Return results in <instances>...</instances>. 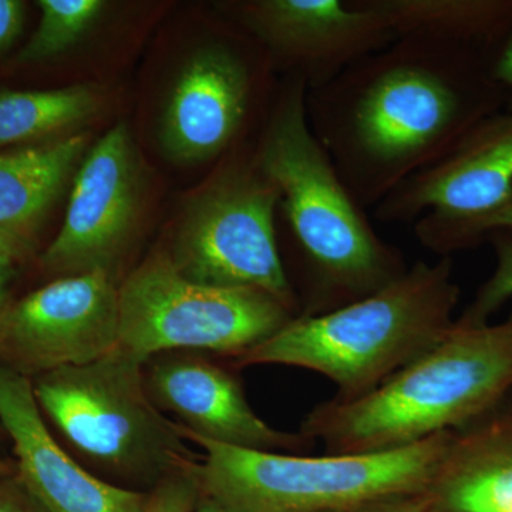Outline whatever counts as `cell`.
Listing matches in <instances>:
<instances>
[{
    "mask_svg": "<svg viewBox=\"0 0 512 512\" xmlns=\"http://www.w3.org/2000/svg\"><path fill=\"white\" fill-rule=\"evenodd\" d=\"M234 12L308 92L397 40L359 0H256L238 3Z\"/></svg>",
    "mask_w": 512,
    "mask_h": 512,
    "instance_id": "8fae6325",
    "label": "cell"
},
{
    "mask_svg": "<svg viewBox=\"0 0 512 512\" xmlns=\"http://www.w3.org/2000/svg\"><path fill=\"white\" fill-rule=\"evenodd\" d=\"M505 107L490 57L414 37L306 94L309 126L363 208H375Z\"/></svg>",
    "mask_w": 512,
    "mask_h": 512,
    "instance_id": "6da1fadb",
    "label": "cell"
},
{
    "mask_svg": "<svg viewBox=\"0 0 512 512\" xmlns=\"http://www.w3.org/2000/svg\"><path fill=\"white\" fill-rule=\"evenodd\" d=\"M20 252H22V242L18 235L0 229V312L5 308L6 288Z\"/></svg>",
    "mask_w": 512,
    "mask_h": 512,
    "instance_id": "d4e9b609",
    "label": "cell"
},
{
    "mask_svg": "<svg viewBox=\"0 0 512 512\" xmlns=\"http://www.w3.org/2000/svg\"><path fill=\"white\" fill-rule=\"evenodd\" d=\"M491 69H493L495 80L504 87L505 93H507L505 110L512 111V33L494 56Z\"/></svg>",
    "mask_w": 512,
    "mask_h": 512,
    "instance_id": "484cf974",
    "label": "cell"
},
{
    "mask_svg": "<svg viewBox=\"0 0 512 512\" xmlns=\"http://www.w3.org/2000/svg\"><path fill=\"white\" fill-rule=\"evenodd\" d=\"M450 431L413 446L369 454L303 456L185 437L204 450L201 494L232 512H353L423 493Z\"/></svg>",
    "mask_w": 512,
    "mask_h": 512,
    "instance_id": "8992f818",
    "label": "cell"
},
{
    "mask_svg": "<svg viewBox=\"0 0 512 512\" xmlns=\"http://www.w3.org/2000/svg\"><path fill=\"white\" fill-rule=\"evenodd\" d=\"M141 168L126 124L110 128L84 156L62 229L43 255L50 274L111 272L136 225Z\"/></svg>",
    "mask_w": 512,
    "mask_h": 512,
    "instance_id": "30bf717a",
    "label": "cell"
},
{
    "mask_svg": "<svg viewBox=\"0 0 512 512\" xmlns=\"http://www.w3.org/2000/svg\"><path fill=\"white\" fill-rule=\"evenodd\" d=\"M0 424L12 439L16 476L46 512H144L148 493L103 480L47 427L29 377L0 365Z\"/></svg>",
    "mask_w": 512,
    "mask_h": 512,
    "instance_id": "9a60e30c",
    "label": "cell"
},
{
    "mask_svg": "<svg viewBox=\"0 0 512 512\" xmlns=\"http://www.w3.org/2000/svg\"><path fill=\"white\" fill-rule=\"evenodd\" d=\"M0 512H46L19 477L0 478Z\"/></svg>",
    "mask_w": 512,
    "mask_h": 512,
    "instance_id": "cb8c5ba5",
    "label": "cell"
},
{
    "mask_svg": "<svg viewBox=\"0 0 512 512\" xmlns=\"http://www.w3.org/2000/svg\"><path fill=\"white\" fill-rule=\"evenodd\" d=\"M453 258L417 261L367 298L318 316H298L238 359V367H301L336 386L338 402L372 393L453 328L460 286Z\"/></svg>",
    "mask_w": 512,
    "mask_h": 512,
    "instance_id": "277c9868",
    "label": "cell"
},
{
    "mask_svg": "<svg viewBox=\"0 0 512 512\" xmlns=\"http://www.w3.org/2000/svg\"><path fill=\"white\" fill-rule=\"evenodd\" d=\"M413 228L417 241L424 248L440 258H453L457 252L480 247L495 231H512V192L503 205L476 220L433 222L419 218Z\"/></svg>",
    "mask_w": 512,
    "mask_h": 512,
    "instance_id": "44dd1931",
    "label": "cell"
},
{
    "mask_svg": "<svg viewBox=\"0 0 512 512\" xmlns=\"http://www.w3.org/2000/svg\"><path fill=\"white\" fill-rule=\"evenodd\" d=\"M192 512H232L228 510L224 505L217 503L215 500H211V498L204 497L201 494L200 501H198L197 507Z\"/></svg>",
    "mask_w": 512,
    "mask_h": 512,
    "instance_id": "f1b7e54d",
    "label": "cell"
},
{
    "mask_svg": "<svg viewBox=\"0 0 512 512\" xmlns=\"http://www.w3.org/2000/svg\"><path fill=\"white\" fill-rule=\"evenodd\" d=\"M144 363L117 346L87 365L37 376L33 392L74 457L99 477L148 493L201 463L180 424L148 396Z\"/></svg>",
    "mask_w": 512,
    "mask_h": 512,
    "instance_id": "5b68a950",
    "label": "cell"
},
{
    "mask_svg": "<svg viewBox=\"0 0 512 512\" xmlns=\"http://www.w3.org/2000/svg\"><path fill=\"white\" fill-rule=\"evenodd\" d=\"M396 39L474 50L493 62L512 33V0H359Z\"/></svg>",
    "mask_w": 512,
    "mask_h": 512,
    "instance_id": "e0dca14e",
    "label": "cell"
},
{
    "mask_svg": "<svg viewBox=\"0 0 512 512\" xmlns=\"http://www.w3.org/2000/svg\"><path fill=\"white\" fill-rule=\"evenodd\" d=\"M400 497H402V495H400ZM397 498L399 497L376 501V503L365 505V507L359 508V510L353 512H396Z\"/></svg>",
    "mask_w": 512,
    "mask_h": 512,
    "instance_id": "83f0119b",
    "label": "cell"
},
{
    "mask_svg": "<svg viewBox=\"0 0 512 512\" xmlns=\"http://www.w3.org/2000/svg\"><path fill=\"white\" fill-rule=\"evenodd\" d=\"M82 134L0 156V229L13 235L32 227L62 194L82 163Z\"/></svg>",
    "mask_w": 512,
    "mask_h": 512,
    "instance_id": "ac0fdd59",
    "label": "cell"
},
{
    "mask_svg": "<svg viewBox=\"0 0 512 512\" xmlns=\"http://www.w3.org/2000/svg\"><path fill=\"white\" fill-rule=\"evenodd\" d=\"M119 309V346L144 365L188 350L238 359L296 318L268 293L191 281L164 254L128 275Z\"/></svg>",
    "mask_w": 512,
    "mask_h": 512,
    "instance_id": "52a82bcc",
    "label": "cell"
},
{
    "mask_svg": "<svg viewBox=\"0 0 512 512\" xmlns=\"http://www.w3.org/2000/svg\"><path fill=\"white\" fill-rule=\"evenodd\" d=\"M512 192V111L481 121L446 157L390 192L375 207L383 224L476 220Z\"/></svg>",
    "mask_w": 512,
    "mask_h": 512,
    "instance_id": "4fadbf2b",
    "label": "cell"
},
{
    "mask_svg": "<svg viewBox=\"0 0 512 512\" xmlns=\"http://www.w3.org/2000/svg\"><path fill=\"white\" fill-rule=\"evenodd\" d=\"M23 5L16 0H0V50L18 35Z\"/></svg>",
    "mask_w": 512,
    "mask_h": 512,
    "instance_id": "4316f807",
    "label": "cell"
},
{
    "mask_svg": "<svg viewBox=\"0 0 512 512\" xmlns=\"http://www.w3.org/2000/svg\"><path fill=\"white\" fill-rule=\"evenodd\" d=\"M511 392L512 312L483 325L456 319L436 346L372 393L313 407L301 433L328 454L383 453L461 429Z\"/></svg>",
    "mask_w": 512,
    "mask_h": 512,
    "instance_id": "3957f363",
    "label": "cell"
},
{
    "mask_svg": "<svg viewBox=\"0 0 512 512\" xmlns=\"http://www.w3.org/2000/svg\"><path fill=\"white\" fill-rule=\"evenodd\" d=\"M201 464V463H200ZM198 466L165 478L148 493L144 512H192L201 498Z\"/></svg>",
    "mask_w": 512,
    "mask_h": 512,
    "instance_id": "603a6c76",
    "label": "cell"
},
{
    "mask_svg": "<svg viewBox=\"0 0 512 512\" xmlns=\"http://www.w3.org/2000/svg\"><path fill=\"white\" fill-rule=\"evenodd\" d=\"M419 497L423 512H512V392L450 431Z\"/></svg>",
    "mask_w": 512,
    "mask_h": 512,
    "instance_id": "2e32d148",
    "label": "cell"
},
{
    "mask_svg": "<svg viewBox=\"0 0 512 512\" xmlns=\"http://www.w3.org/2000/svg\"><path fill=\"white\" fill-rule=\"evenodd\" d=\"M99 106V90L90 84L49 92L0 93V147L82 123Z\"/></svg>",
    "mask_w": 512,
    "mask_h": 512,
    "instance_id": "d6986e66",
    "label": "cell"
},
{
    "mask_svg": "<svg viewBox=\"0 0 512 512\" xmlns=\"http://www.w3.org/2000/svg\"><path fill=\"white\" fill-rule=\"evenodd\" d=\"M39 28L20 60L49 59L79 43L97 22L106 3L100 0H40Z\"/></svg>",
    "mask_w": 512,
    "mask_h": 512,
    "instance_id": "ffe728a7",
    "label": "cell"
},
{
    "mask_svg": "<svg viewBox=\"0 0 512 512\" xmlns=\"http://www.w3.org/2000/svg\"><path fill=\"white\" fill-rule=\"evenodd\" d=\"M278 204L256 150L229 160L185 215L170 255L175 268L198 284L268 293L298 318L279 249Z\"/></svg>",
    "mask_w": 512,
    "mask_h": 512,
    "instance_id": "ba28073f",
    "label": "cell"
},
{
    "mask_svg": "<svg viewBox=\"0 0 512 512\" xmlns=\"http://www.w3.org/2000/svg\"><path fill=\"white\" fill-rule=\"evenodd\" d=\"M232 37L200 47L175 80L161 121L165 153L181 163L214 160L244 134L264 74Z\"/></svg>",
    "mask_w": 512,
    "mask_h": 512,
    "instance_id": "7c38bea8",
    "label": "cell"
},
{
    "mask_svg": "<svg viewBox=\"0 0 512 512\" xmlns=\"http://www.w3.org/2000/svg\"><path fill=\"white\" fill-rule=\"evenodd\" d=\"M485 242L494 249L495 268L457 318L468 325L490 323L491 316L512 298V231H495Z\"/></svg>",
    "mask_w": 512,
    "mask_h": 512,
    "instance_id": "7402d4cb",
    "label": "cell"
},
{
    "mask_svg": "<svg viewBox=\"0 0 512 512\" xmlns=\"http://www.w3.org/2000/svg\"><path fill=\"white\" fill-rule=\"evenodd\" d=\"M146 375L148 396L161 412L181 421L184 437L248 450L295 453L315 441L269 426L252 409L234 373L205 357L174 352L154 357Z\"/></svg>",
    "mask_w": 512,
    "mask_h": 512,
    "instance_id": "5bb4252c",
    "label": "cell"
},
{
    "mask_svg": "<svg viewBox=\"0 0 512 512\" xmlns=\"http://www.w3.org/2000/svg\"><path fill=\"white\" fill-rule=\"evenodd\" d=\"M308 87L286 77L269 109L256 158L279 190L276 214L291 239L288 281L299 316H318L373 295L409 269L379 237L306 116Z\"/></svg>",
    "mask_w": 512,
    "mask_h": 512,
    "instance_id": "7a4b0ae2",
    "label": "cell"
},
{
    "mask_svg": "<svg viewBox=\"0 0 512 512\" xmlns=\"http://www.w3.org/2000/svg\"><path fill=\"white\" fill-rule=\"evenodd\" d=\"M119 328L111 272L63 276L0 312V365L29 379L87 365L119 346Z\"/></svg>",
    "mask_w": 512,
    "mask_h": 512,
    "instance_id": "9c48e42d",
    "label": "cell"
},
{
    "mask_svg": "<svg viewBox=\"0 0 512 512\" xmlns=\"http://www.w3.org/2000/svg\"><path fill=\"white\" fill-rule=\"evenodd\" d=\"M16 474V464L0 458V478L12 477Z\"/></svg>",
    "mask_w": 512,
    "mask_h": 512,
    "instance_id": "f546056e",
    "label": "cell"
}]
</instances>
